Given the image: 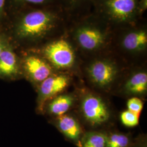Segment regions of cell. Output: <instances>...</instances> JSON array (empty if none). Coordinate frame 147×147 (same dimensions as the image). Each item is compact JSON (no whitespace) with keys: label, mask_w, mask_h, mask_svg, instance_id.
I'll return each mask as SVG.
<instances>
[{"label":"cell","mask_w":147,"mask_h":147,"mask_svg":"<svg viewBox=\"0 0 147 147\" xmlns=\"http://www.w3.org/2000/svg\"><path fill=\"white\" fill-rule=\"evenodd\" d=\"M53 23V16L51 14L44 11H34L24 17L18 32L22 37H39L49 31Z\"/></svg>","instance_id":"cell-1"},{"label":"cell","mask_w":147,"mask_h":147,"mask_svg":"<svg viewBox=\"0 0 147 147\" xmlns=\"http://www.w3.org/2000/svg\"><path fill=\"white\" fill-rule=\"evenodd\" d=\"M81 111L85 119L93 126L102 125L110 119L108 107L102 99L94 95L89 94L84 96Z\"/></svg>","instance_id":"cell-2"},{"label":"cell","mask_w":147,"mask_h":147,"mask_svg":"<svg viewBox=\"0 0 147 147\" xmlns=\"http://www.w3.org/2000/svg\"><path fill=\"white\" fill-rule=\"evenodd\" d=\"M48 59L57 68H70L75 62V54L70 44L60 39L48 45L45 49Z\"/></svg>","instance_id":"cell-3"},{"label":"cell","mask_w":147,"mask_h":147,"mask_svg":"<svg viewBox=\"0 0 147 147\" xmlns=\"http://www.w3.org/2000/svg\"><path fill=\"white\" fill-rule=\"evenodd\" d=\"M89 74L93 83L101 87H105L111 84L115 79L117 69L109 62L98 61L90 66Z\"/></svg>","instance_id":"cell-4"},{"label":"cell","mask_w":147,"mask_h":147,"mask_svg":"<svg viewBox=\"0 0 147 147\" xmlns=\"http://www.w3.org/2000/svg\"><path fill=\"white\" fill-rule=\"evenodd\" d=\"M68 78L65 75L49 76L42 82L39 93L42 101H45L62 92L68 86Z\"/></svg>","instance_id":"cell-5"},{"label":"cell","mask_w":147,"mask_h":147,"mask_svg":"<svg viewBox=\"0 0 147 147\" xmlns=\"http://www.w3.org/2000/svg\"><path fill=\"white\" fill-rule=\"evenodd\" d=\"M106 7L111 16L119 21L129 19L136 7V0H107Z\"/></svg>","instance_id":"cell-6"},{"label":"cell","mask_w":147,"mask_h":147,"mask_svg":"<svg viewBox=\"0 0 147 147\" xmlns=\"http://www.w3.org/2000/svg\"><path fill=\"white\" fill-rule=\"evenodd\" d=\"M77 39L83 49L87 50H94L102 44L104 36L99 30L92 27H84L78 32Z\"/></svg>","instance_id":"cell-7"},{"label":"cell","mask_w":147,"mask_h":147,"mask_svg":"<svg viewBox=\"0 0 147 147\" xmlns=\"http://www.w3.org/2000/svg\"><path fill=\"white\" fill-rule=\"evenodd\" d=\"M25 66L30 77L37 82H42L51 73V69L47 63L36 56L28 57L25 61Z\"/></svg>","instance_id":"cell-8"},{"label":"cell","mask_w":147,"mask_h":147,"mask_svg":"<svg viewBox=\"0 0 147 147\" xmlns=\"http://www.w3.org/2000/svg\"><path fill=\"white\" fill-rule=\"evenodd\" d=\"M58 129L63 135L79 146L82 130L78 122L73 117L64 115L58 117Z\"/></svg>","instance_id":"cell-9"},{"label":"cell","mask_w":147,"mask_h":147,"mask_svg":"<svg viewBox=\"0 0 147 147\" xmlns=\"http://www.w3.org/2000/svg\"><path fill=\"white\" fill-rule=\"evenodd\" d=\"M147 44V33L142 31L131 32L127 34L123 40L124 47L131 51L141 50L145 47Z\"/></svg>","instance_id":"cell-10"},{"label":"cell","mask_w":147,"mask_h":147,"mask_svg":"<svg viewBox=\"0 0 147 147\" xmlns=\"http://www.w3.org/2000/svg\"><path fill=\"white\" fill-rule=\"evenodd\" d=\"M16 55L10 49H5L0 55V75L10 76L17 72Z\"/></svg>","instance_id":"cell-11"},{"label":"cell","mask_w":147,"mask_h":147,"mask_svg":"<svg viewBox=\"0 0 147 147\" xmlns=\"http://www.w3.org/2000/svg\"><path fill=\"white\" fill-rule=\"evenodd\" d=\"M125 89L127 92L132 94L145 93L147 89V73L138 72L133 75L126 82Z\"/></svg>","instance_id":"cell-12"},{"label":"cell","mask_w":147,"mask_h":147,"mask_svg":"<svg viewBox=\"0 0 147 147\" xmlns=\"http://www.w3.org/2000/svg\"><path fill=\"white\" fill-rule=\"evenodd\" d=\"M74 102L71 95H62L56 98L49 105V110L53 115H64L70 109Z\"/></svg>","instance_id":"cell-13"},{"label":"cell","mask_w":147,"mask_h":147,"mask_svg":"<svg viewBox=\"0 0 147 147\" xmlns=\"http://www.w3.org/2000/svg\"><path fill=\"white\" fill-rule=\"evenodd\" d=\"M79 147H107L106 135L100 132L87 133L81 138Z\"/></svg>","instance_id":"cell-14"},{"label":"cell","mask_w":147,"mask_h":147,"mask_svg":"<svg viewBox=\"0 0 147 147\" xmlns=\"http://www.w3.org/2000/svg\"><path fill=\"white\" fill-rule=\"evenodd\" d=\"M107 147H130V139L127 135L113 133L106 135Z\"/></svg>","instance_id":"cell-15"},{"label":"cell","mask_w":147,"mask_h":147,"mask_svg":"<svg viewBox=\"0 0 147 147\" xmlns=\"http://www.w3.org/2000/svg\"><path fill=\"white\" fill-rule=\"evenodd\" d=\"M139 116L130 111H125L121 113V121L123 124L126 127H135L138 124Z\"/></svg>","instance_id":"cell-16"},{"label":"cell","mask_w":147,"mask_h":147,"mask_svg":"<svg viewBox=\"0 0 147 147\" xmlns=\"http://www.w3.org/2000/svg\"><path fill=\"white\" fill-rule=\"evenodd\" d=\"M143 106V104L142 100L136 97L131 98L127 101V110L140 116Z\"/></svg>","instance_id":"cell-17"},{"label":"cell","mask_w":147,"mask_h":147,"mask_svg":"<svg viewBox=\"0 0 147 147\" xmlns=\"http://www.w3.org/2000/svg\"><path fill=\"white\" fill-rule=\"evenodd\" d=\"M21 1L26 2L27 3H30L33 4H41L46 1V0H20Z\"/></svg>","instance_id":"cell-18"},{"label":"cell","mask_w":147,"mask_h":147,"mask_svg":"<svg viewBox=\"0 0 147 147\" xmlns=\"http://www.w3.org/2000/svg\"><path fill=\"white\" fill-rule=\"evenodd\" d=\"M4 49H5V45H4L3 42L1 39H0V55Z\"/></svg>","instance_id":"cell-19"},{"label":"cell","mask_w":147,"mask_h":147,"mask_svg":"<svg viewBox=\"0 0 147 147\" xmlns=\"http://www.w3.org/2000/svg\"><path fill=\"white\" fill-rule=\"evenodd\" d=\"M142 9H144L147 8V0H142Z\"/></svg>","instance_id":"cell-20"},{"label":"cell","mask_w":147,"mask_h":147,"mask_svg":"<svg viewBox=\"0 0 147 147\" xmlns=\"http://www.w3.org/2000/svg\"><path fill=\"white\" fill-rule=\"evenodd\" d=\"M5 0H0V11L3 9Z\"/></svg>","instance_id":"cell-21"},{"label":"cell","mask_w":147,"mask_h":147,"mask_svg":"<svg viewBox=\"0 0 147 147\" xmlns=\"http://www.w3.org/2000/svg\"><path fill=\"white\" fill-rule=\"evenodd\" d=\"M71 1H73V2H74V1H76V0H71Z\"/></svg>","instance_id":"cell-22"},{"label":"cell","mask_w":147,"mask_h":147,"mask_svg":"<svg viewBox=\"0 0 147 147\" xmlns=\"http://www.w3.org/2000/svg\"><path fill=\"white\" fill-rule=\"evenodd\" d=\"M145 147V146H144V147Z\"/></svg>","instance_id":"cell-23"}]
</instances>
